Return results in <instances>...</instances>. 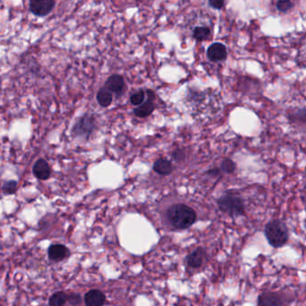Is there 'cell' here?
Listing matches in <instances>:
<instances>
[{
  "label": "cell",
  "instance_id": "obj_1",
  "mask_svg": "<svg viewBox=\"0 0 306 306\" xmlns=\"http://www.w3.org/2000/svg\"><path fill=\"white\" fill-rule=\"evenodd\" d=\"M167 220L175 229H188L197 220L193 208L184 204H174L168 208Z\"/></svg>",
  "mask_w": 306,
  "mask_h": 306
},
{
  "label": "cell",
  "instance_id": "obj_7",
  "mask_svg": "<svg viewBox=\"0 0 306 306\" xmlns=\"http://www.w3.org/2000/svg\"><path fill=\"white\" fill-rule=\"evenodd\" d=\"M147 93L149 94V98L144 103L140 104L138 108L134 110L136 116L139 118H146L149 116L154 111V104L153 103V98L154 97L152 91L148 90Z\"/></svg>",
  "mask_w": 306,
  "mask_h": 306
},
{
  "label": "cell",
  "instance_id": "obj_9",
  "mask_svg": "<svg viewBox=\"0 0 306 306\" xmlns=\"http://www.w3.org/2000/svg\"><path fill=\"white\" fill-rule=\"evenodd\" d=\"M106 301V297L104 293L98 289H93L87 292L85 296L86 306H104Z\"/></svg>",
  "mask_w": 306,
  "mask_h": 306
},
{
  "label": "cell",
  "instance_id": "obj_25",
  "mask_svg": "<svg viewBox=\"0 0 306 306\" xmlns=\"http://www.w3.org/2000/svg\"><path fill=\"white\" fill-rule=\"evenodd\" d=\"M219 173H220V170L217 169V168H216V169H212V170H209V171H207V174L211 176L219 175Z\"/></svg>",
  "mask_w": 306,
  "mask_h": 306
},
{
  "label": "cell",
  "instance_id": "obj_23",
  "mask_svg": "<svg viewBox=\"0 0 306 306\" xmlns=\"http://www.w3.org/2000/svg\"><path fill=\"white\" fill-rule=\"evenodd\" d=\"M209 5L215 8V9H221L223 7V5L225 4L224 1H218V0H214V1H209L208 2Z\"/></svg>",
  "mask_w": 306,
  "mask_h": 306
},
{
  "label": "cell",
  "instance_id": "obj_3",
  "mask_svg": "<svg viewBox=\"0 0 306 306\" xmlns=\"http://www.w3.org/2000/svg\"><path fill=\"white\" fill-rule=\"evenodd\" d=\"M217 205L221 211L232 217L244 215V204L243 199L234 194H225L217 200Z\"/></svg>",
  "mask_w": 306,
  "mask_h": 306
},
{
  "label": "cell",
  "instance_id": "obj_17",
  "mask_svg": "<svg viewBox=\"0 0 306 306\" xmlns=\"http://www.w3.org/2000/svg\"><path fill=\"white\" fill-rule=\"evenodd\" d=\"M210 30L205 26H198L195 28L193 32V37L198 41H204L206 40L207 37L210 35Z\"/></svg>",
  "mask_w": 306,
  "mask_h": 306
},
{
  "label": "cell",
  "instance_id": "obj_24",
  "mask_svg": "<svg viewBox=\"0 0 306 306\" xmlns=\"http://www.w3.org/2000/svg\"><path fill=\"white\" fill-rule=\"evenodd\" d=\"M184 153L182 151L180 150H176L174 153H172V158L175 160V161H181L184 159Z\"/></svg>",
  "mask_w": 306,
  "mask_h": 306
},
{
  "label": "cell",
  "instance_id": "obj_10",
  "mask_svg": "<svg viewBox=\"0 0 306 306\" xmlns=\"http://www.w3.org/2000/svg\"><path fill=\"white\" fill-rule=\"evenodd\" d=\"M206 260V251L203 248H198L186 258L187 264L192 269H198Z\"/></svg>",
  "mask_w": 306,
  "mask_h": 306
},
{
  "label": "cell",
  "instance_id": "obj_22",
  "mask_svg": "<svg viewBox=\"0 0 306 306\" xmlns=\"http://www.w3.org/2000/svg\"><path fill=\"white\" fill-rule=\"evenodd\" d=\"M68 299L71 305H78L81 303V297L77 294H70Z\"/></svg>",
  "mask_w": 306,
  "mask_h": 306
},
{
  "label": "cell",
  "instance_id": "obj_5",
  "mask_svg": "<svg viewBox=\"0 0 306 306\" xmlns=\"http://www.w3.org/2000/svg\"><path fill=\"white\" fill-rule=\"evenodd\" d=\"M56 3L51 0H35L30 2V11L37 16H46L53 9Z\"/></svg>",
  "mask_w": 306,
  "mask_h": 306
},
{
  "label": "cell",
  "instance_id": "obj_14",
  "mask_svg": "<svg viewBox=\"0 0 306 306\" xmlns=\"http://www.w3.org/2000/svg\"><path fill=\"white\" fill-rule=\"evenodd\" d=\"M153 171L157 172L160 175H169L171 174L173 170L171 162L166 159H158L156 162L153 163Z\"/></svg>",
  "mask_w": 306,
  "mask_h": 306
},
{
  "label": "cell",
  "instance_id": "obj_21",
  "mask_svg": "<svg viewBox=\"0 0 306 306\" xmlns=\"http://www.w3.org/2000/svg\"><path fill=\"white\" fill-rule=\"evenodd\" d=\"M293 4L291 1H279L277 3V8L280 11V12H288V10L291 9L293 7Z\"/></svg>",
  "mask_w": 306,
  "mask_h": 306
},
{
  "label": "cell",
  "instance_id": "obj_2",
  "mask_svg": "<svg viewBox=\"0 0 306 306\" xmlns=\"http://www.w3.org/2000/svg\"><path fill=\"white\" fill-rule=\"evenodd\" d=\"M265 236L273 248H281L288 243L289 231L286 223L279 219L270 221L265 226Z\"/></svg>",
  "mask_w": 306,
  "mask_h": 306
},
{
  "label": "cell",
  "instance_id": "obj_6",
  "mask_svg": "<svg viewBox=\"0 0 306 306\" xmlns=\"http://www.w3.org/2000/svg\"><path fill=\"white\" fill-rule=\"evenodd\" d=\"M207 58L213 62L225 60L227 57L226 47L220 42H215L207 50Z\"/></svg>",
  "mask_w": 306,
  "mask_h": 306
},
{
  "label": "cell",
  "instance_id": "obj_8",
  "mask_svg": "<svg viewBox=\"0 0 306 306\" xmlns=\"http://www.w3.org/2000/svg\"><path fill=\"white\" fill-rule=\"evenodd\" d=\"M32 172L39 180H48L51 174V169L44 159H39L33 165Z\"/></svg>",
  "mask_w": 306,
  "mask_h": 306
},
{
  "label": "cell",
  "instance_id": "obj_12",
  "mask_svg": "<svg viewBox=\"0 0 306 306\" xmlns=\"http://www.w3.org/2000/svg\"><path fill=\"white\" fill-rule=\"evenodd\" d=\"M105 88L116 95L122 94V91L125 88L124 78L120 75H113L107 79L105 83Z\"/></svg>",
  "mask_w": 306,
  "mask_h": 306
},
{
  "label": "cell",
  "instance_id": "obj_19",
  "mask_svg": "<svg viewBox=\"0 0 306 306\" xmlns=\"http://www.w3.org/2000/svg\"><path fill=\"white\" fill-rule=\"evenodd\" d=\"M146 98V94L143 90L138 91L131 96V104L133 105H140L143 104Z\"/></svg>",
  "mask_w": 306,
  "mask_h": 306
},
{
  "label": "cell",
  "instance_id": "obj_16",
  "mask_svg": "<svg viewBox=\"0 0 306 306\" xmlns=\"http://www.w3.org/2000/svg\"><path fill=\"white\" fill-rule=\"evenodd\" d=\"M68 300V296L63 292H57L53 294L50 298V306H63Z\"/></svg>",
  "mask_w": 306,
  "mask_h": 306
},
{
  "label": "cell",
  "instance_id": "obj_20",
  "mask_svg": "<svg viewBox=\"0 0 306 306\" xmlns=\"http://www.w3.org/2000/svg\"><path fill=\"white\" fill-rule=\"evenodd\" d=\"M16 189H17V182L14 180L6 181L2 187L3 192L5 194H9V195L15 193Z\"/></svg>",
  "mask_w": 306,
  "mask_h": 306
},
{
  "label": "cell",
  "instance_id": "obj_15",
  "mask_svg": "<svg viewBox=\"0 0 306 306\" xmlns=\"http://www.w3.org/2000/svg\"><path fill=\"white\" fill-rule=\"evenodd\" d=\"M96 99L98 104L102 106V107H109L112 103H113V95L111 94V92L106 89L105 87L100 89L99 92L97 93V96H96Z\"/></svg>",
  "mask_w": 306,
  "mask_h": 306
},
{
  "label": "cell",
  "instance_id": "obj_4",
  "mask_svg": "<svg viewBox=\"0 0 306 306\" xmlns=\"http://www.w3.org/2000/svg\"><path fill=\"white\" fill-rule=\"evenodd\" d=\"M95 118L89 115L82 117L76 125L73 127L72 133L75 137H85L88 138L95 131Z\"/></svg>",
  "mask_w": 306,
  "mask_h": 306
},
{
  "label": "cell",
  "instance_id": "obj_13",
  "mask_svg": "<svg viewBox=\"0 0 306 306\" xmlns=\"http://www.w3.org/2000/svg\"><path fill=\"white\" fill-rule=\"evenodd\" d=\"M258 306H284L283 302L276 294H263L259 297Z\"/></svg>",
  "mask_w": 306,
  "mask_h": 306
},
{
  "label": "cell",
  "instance_id": "obj_11",
  "mask_svg": "<svg viewBox=\"0 0 306 306\" xmlns=\"http://www.w3.org/2000/svg\"><path fill=\"white\" fill-rule=\"evenodd\" d=\"M48 253H49V258L53 261H63L70 254L68 247H66L63 244L50 245Z\"/></svg>",
  "mask_w": 306,
  "mask_h": 306
},
{
  "label": "cell",
  "instance_id": "obj_18",
  "mask_svg": "<svg viewBox=\"0 0 306 306\" xmlns=\"http://www.w3.org/2000/svg\"><path fill=\"white\" fill-rule=\"evenodd\" d=\"M221 171H224L225 173H232L235 171V163L231 159L226 158L223 162H221Z\"/></svg>",
  "mask_w": 306,
  "mask_h": 306
}]
</instances>
